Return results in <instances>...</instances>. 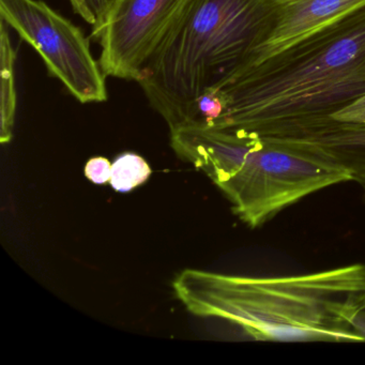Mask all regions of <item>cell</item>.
Segmentation results:
<instances>
[{"label": "cell", "instance_id": "2", "mask_svg": "<svg viewBox=\"0 0 365 365\" xmlns=\"http://www.w3.org/2000/svg\"><path fill=\"white\" fill-rule=\"evenodd\" d=\"M219 89L225 110L211 127L217 129L256 132L331 116L365 93V7L235 74Z\"/></svg>", "mask_w": 365, "mask_h": 365}, {"label": "cell", "instance_id": "10", "mask_svg": "<svg viewBox=\"0 0 365 365\" xmlns=\"http://www.w3.org/2000/svg\"><path fill=\"white\" fill-rule=\"evenodd\" d=\"M151 170L140 155L125 153L112 165L110 185L120 193H125L148 180Z\"/></svg>", "mask_w": 365, "mask_h": 365}, {"label": "cell", "instance_id": "14", "mask_svg": "<svg viewBox=\"0 0 365 365\" xmlns=\"http://www.w3.org/2000/svg\"><path fill=\"white\" fill-rule=\"evenodd\" d=\"M93 14H95L96 20L98 23L101 21L108 10V6L112 3V0H86ZM96 24V25H97Z\"/></svg>", "mask_w": 365, "mask_h": 365}, {"label": "cell", "instance_id": "6", "mask_svg": "<svg viewBox=\"0 0 365 365\" xmlns=\"http://www.w3.org/2000/svg\"><path fill=\"white\" fill-rule=\"evenodd\" d=\"M194 0H112L93 27L106 76L135 81Z\"/></svg>", "mask_w": 365, "mask_h": 365}, {"label": "cell", "instance_id": "11", "mask_svg": "<svg viewBox=\"0 0 365 365\" xmlns=\"http://www.w3.org/2000/svg\"><path fill=\"white\" fill-rule=\"evenodd\" d=\"M331 117L341 123L365 125V93L341 108V110H336L334 114L331 115Z\"/></svg>", "mask_w": 365, "mask_h": 365}, {"label": "cell", "instance_id": "9", "mask_svg": "<svg viewBox=\"0 0 365 365\" xmlns=\"http://www.w3.org/2000/svg\"><path fill=\"white\" fill-rule=\"evenodd\" d=\"M9 29L7 23L0 19V140L3 144L11 140L18 104L16 86V52L10 37Z\"/></svg>", "mask_w": 365, "mask_h": 365}, {"label": "cell", "instance_id": "5", "mask_svg": "<svg viewBox=\"0 0 365 365\" xmlns=\"http://www.w3.org/2000/svg\"><path fill=\"white\" fill-rule=\"evenodd\" d=\"M0 19L29 43L80 103L108 101L106 78L80 27L43 0H0Z\"/></svg>", "mask_w": 365, "mask_h": 365}, {"label": "cell", "instance_id": "8", "mask_svg": "<svg viewBox=\"0 0 365 365\" xmlns=\"http://www.w3.org/2000/svg\"><path fill=\"white\" fill-rule=\"evenodd\" d=\"M364 7L365 0H273L272 16L266 34L240 71L279 54Z\"/></svg>", "mask_w": 365, "mask_h": 365}, {"label": "cell", "instance_id": "13", "mask_svg": "<svg viewBox=\"0 0 365 365\" xmlns=\"http://www.w3.org/2000/svg\"><path fill=\"white\" fill-rule=\"evenodd\" d=\"M69 1L71 4L74 14L80 16L85 22L88 23L91 26H95L97 24L95 14L91 11L86 0H69Z\"/></svg>", "mask_w": 365, "mask_h": 365}, {"label": "cell", "instance_id": "3", "mask_svg": "<svg viewBox=\"0 0 365 365\" xmlns=\"http://www.w3.org/2000/svg\"><path fill=\"white\" fill-rule=\"evenodd\" d=\"M272 11L273 0H194L138 81L170 130L191 123L196 102L242 69Z\"/></svg>", "mask_w": 365, "mask_h": 365}, {"label": "cell", "instance_id": "12", "mask_svg": "<svg viewBox=\"0 0 365 365\" xmlns=\"http://www.w3.org/2000/svg\"><path fill=\"white\" fill-rule=\"evenodd\" d=\"M85 176L96 185L110 182L112 165L106 158H93L85 166Z\"/></svg>", "mask_w": 365, "mask_h": 365}, {"label": "cell", "instance_id": "4", "mask_svg": "<svg viewBox=\"0 0 365 365\" xmlns=\"http://www.w3.org/2000/svg\"><path fill=\"white\" fill-rule=\"evenodd\" d=\"M179 157L208 175L251 228L320 190L351 181L331 160L243 130L182 125L170 130Z\"/></svg>", "mask_w": 365, "mask_h": 365}, {"label": "cell", "instance_id": "7", "mask_svg": "<svg viewBox=\"0 0 365 365\" xmlns=\"http://www.w3.org/2000/svg\"><path fill=\"white\" fill-rule=\"evenodd\" d=\"M262 135L331 160L365 189V125L341 123L331 116L313 117L269 125Z\"/></svg>", "mask_w": 365, "mask_h": 365}, {"label": "cell", "instance_id": "1", "mask_svg": "<svg viewBox=\"0 0 365 365\" xmlns=\"http://www.w3.org/2000/svg\"><path fill=\"white\" fill-rule=\"evenodd\" d=\"M195 315L238 326L256 341L362 343L352 322L365 304V264L284 277L185 270L174 282Z\"/></svg>", "mask_w": 365, "mask_h": 365}, {"label": "cell", "instance_id": "15", "mask_svg": "<svg viewBox=\"0 0 365 365\" xmlns=\"http://www.w3.org/2000/svg\"><path fill=\"white\" fill-rule=\"evenodd\" d=\"M352 324H354L356 332L365 339V304L363 305L362 309L354 316Z\"/></svg>", "mask_w": 365, "mask_h": 365}]
</instances>
